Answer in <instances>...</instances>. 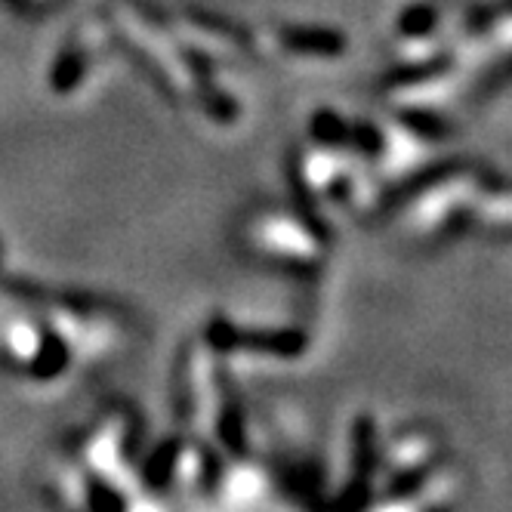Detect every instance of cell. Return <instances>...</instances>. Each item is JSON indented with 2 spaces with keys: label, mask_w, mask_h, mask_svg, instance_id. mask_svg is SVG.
I'll list each match as a JSON object with an SVG mask.
<instances>
[{
  "label": "cell",
  "mask_w": 512,
  "mask_h": 512,
  "mask_svg": "<svg viewBox=\"0 0 512 512\" xmlns=\"http://www.w3.org/2000/svg\"><path fill=\"white\" fill-rule=\"evenodd\" d=\"M244 244L263 256L287 263H312L318 256V238L290 213H253L244 223Z\"/></svg>",
  "instance_id": "6da1fadb"
},
{
  "label": "cell",
  "mask_w": 512,
  "mask_h": 512,
  "mask_svg": "<svg viewBox=\"0 0 512 512\" xmlns=\"http://www.w3.org/2000/svg\"><path fill=\"white\" fill-rule=\"evenodd\" d=\"M130 451H133V429L127 423V417H108L87 442V460L93 463V469L99 472V479L105 485H112L115 491L121 475L130 466Z\"/></svg>",
  "instance_id": "7a4b0ae2"
},
{
  "label": "cell",
  "mask_w": 512,
  "mask_h": 512,
  "mask_svg": "<svg viewBox=\"0 0 512 512\" xmlns=\"http://www.w3.org/2000/svg\"><path fill=\"white\" fill-rule=\"evenodd\" d=\"M207 337H210L213 349H244V352H269V355H294V352L303 349V337L300 334H287V331H272V334L241 331V327H232L226 321H213Z\"/></svg>",
  "instance_id": "3957f363"
},
{
  "label": "cell",
  "mask_w": 512,
  "mask_h": 512,
  "mask_svg": "<svg viewBox=\"0 0 512 512\" xmlns=\"http://www.w3.org/2000/svg\"><path fill=\"white\" fill-rule=\"evenodd\" d=\"M472 189H475V182L469 176H454V179L442 182V186H435L426 198L417 201V207H414V226H420V229L438 226Z\"/></svg>",
  "instance_id": "277c9868"
},
{
  "label": "cell",
  "mask_w": 512,
  "mask_h": 512,
  "mask_svg": "<svg viewBox=\"0 0 512 512\" xmlns=\"http://www.w3.org/2000/svg\"><path fill=\"white\" fill-rule=\"evenodd\" d=\"M87 65H90V47H84V44L59 53V59L53 65V90H59V93L75 90L87 75Z\"/></svg>",
  "instance_id": "5b68a950"
},
{
  "label": "cell",
  "mask_w": 512,
  "mask_h": 512,
  "mask_svg": "<svg viewBox=\"0 0 512 512\" xmlns=\"http://www.w3.org/2000/svg\"><path fill=\"white\" fill-rule=\"evenodd\" d=\"M281 41L290 50H303V53H337L340 41L327 31H306V28H284Z\"/></svg>",
  "instance_id": "8992f818"
},
{
  "label": "cell",
  "mask_w": 512,
  "mask_h": 512,
  "mask_svg": "<svg viewBox=\"0 0 512 512\" xmlns=\"http://www.w3.org/2000/svg\"><path fill=\"white\" fill-rule=\"evenodd\" d=\"M423 158V142L408 133V130H395L389 136V164L392 170H411Z\"/></svg>",
  "instance_id": "52a82bcc"
},
{
  "label": "cell",
  "mask_w": 512,
  "mask_h": 512,
  "mask_svg": "<svg viewBox=\"0 0 512 512\" xmlns=\"http://www.w3.org/2000/svg\"><path fill=\"white\" fill-rule=\"evenodd\" d=\"M179 442H164L155 454H152V460L145 463V482H152V485H167L173 475H176V460H179Z\"/></svg>",
  "instance_id": "ba28073f"
},
{
  "label": "cell",
  "mask_w": 512,
  "mask_h": 512,
  "mask_svg": "<svg viewBox=\"0 0 512 512\" xmlns=\"http://www.w3.org/2000/svg\"><path fill=\"white\" fill-rule=\"evenodd\" d=\"M429 454H432V445L426 438H405V442H398L392 448L389 460L395 469H411V466H420Z\"/></svg>",
  "instance_id": "9c48e42d"
},
{
  "label": "cell",
  "mask_w": 512,
  "mask_h": 512,
  "mask_svg": "<svg viewBox=\"0 0 512 512\" xmlns=\"http://www.w3.org/2000/svg\"><path fill=\"white\" fill-rule=\"evenodd\" d=\"M482 216L488 223H509L512 226V195H497L482 204Z\"/></svg>",
  "instance_id": "30bf717a"
},
{
  "label": "cell",
  "mask_w": 512,
  "mask_h": 512,
  "mask_svg": "<svg viewBox=\"0 0 512 512\" xmlns=\"http://www.w3.org/2000/svg\"><path fill=\"white\" fill-rule=\"evenodd\" d=\"M497 38H500V41H506V44H512V19H509V22H503V25L497 28Z\"/></svg>",
  "instance_id": "8fae6325"
}]
</instances>
